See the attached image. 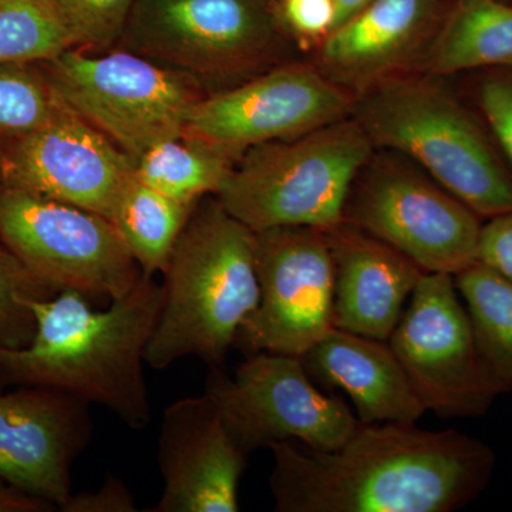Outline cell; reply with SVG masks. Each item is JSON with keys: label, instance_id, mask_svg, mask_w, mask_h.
Listing matches in <instances>:
<instances>
[{"label": "cell", "instance_id": "obj_3", "mask_svg": "<svg viewBox=\"0 0 512 512\" xmlns=\"http://www.w3.org/2000/svg\"><path fill=\"white\" fill-rule=\"evenodd\" d=\"M163 275L164 301L146 365L163 370L195 356L210 370L222 367L259 302L254 232L217 197L198 202Z\"/></svg>", "mask_w": 512, "mask_h": 512}, {"label": "cell", "instance_id": "obj_9", "mask_svg": "<svg viewBox=\"0 0 512 512\" xmlns=\"http://www.w3.org/2000/svg\"><path fill=\"white\" fill-rule=\"evenodd\" d=\"M205 392L220 404L229 434L248 456L282 441L333 450L359 424L348 404L319 389L301 357L254 353L234 376L211 369Z\"/></svg>", "mask_w": 512, "mask_h": 512}, {"label": "cell", "instance_id": "obj_23", "mask_svg": "<svg viewBox=\"0 0 512 512\" xmlns=\"http://www.w3.org/2000/svg\"><path fill=\"white\" fill-rule=\"evenodd\" d=\"M237 158L188 137L163 141L136 161L137 180L174 200L197 204L217 195Z\"/></svg>", "mask_w": 512, "mask_h": 512}, {"label": "cell", "instance_id": "obj_16", "mask_svg": "<svg viewBox=\"0 0 512 512\" xmlns=\"http://www.w3.org/2000/svg\"><path fill=\"white\" fill-rule=\"evenodd\" d=\"M208 392L165 407L157 460L164 488L148 512H237L248 464Z\"/></svg>", "mask_w": 512, "mask_h": 512}, {"label": "cell", "instance_id": "obj_33", "mask_svg": "<svg viewBox=\"0 0 512 512\" xmlns=\"http://www.w3.org/2000/svg\"><path fill=\"white\" fill-rule=\"evenodd\" d=\"M370 2L372 0H335L336 18L333 29L338 28L343 22L352 18L353 15H356L359 10L365 8L367 3Z\"/></svg>", "mask_w": 512, "mask_h": 512}, {"label": "cell", "instance_id": "obj_27", "mask_svg": "<svg viewBox=\"0 0 512 512\" xmlns=\"http://www.w3.org/2000/svg\"><path fill=\"white\" fill-rule=\"evenodd\" d=\"M73 49H107L124 33L134 0H42Z\"/></svg>", "mask_w": 512, "mask_h": 512}, {"label": "cell", "instance_id": "obj_21", "mask_svg": "<svg viewBox=\"0 0 512 512\" xmlns=\"http://www.w3.org/2000/svg\"><path fill=\"white\" fill-rule=\"evenodd\" d=\"M197 204L167 197L136 175L128 183L111 222L144 275L164 274Z\"/></svg>", "mask_w": 512, "mask_h": 512}, {"label": "cell", "instance_id": "obj_28", "mask_svg": "<svg viewBox=\"0 0 512 512\" xmlns=\"http://www.w3.org/2000/svg\"><path fill=\"white\" fill-rule=\"evenodd\" d=\"M478 103L512 170V69L485 76L478 87Z\"/></svg>", "mask_w": 512, "mask_h": 512}, {"label": "cell", "instance_id": "obj_24", "mask_svg": "<svg viewBox=\"0 0 512 512\" xmlns=\"http://www.w3.org/2000/svg\"><path fill=\"white\" fill-rule=\"evenodd\" d=\"M73 49L42 0H0V64L40 63Z\"/></svg>", "mask_w": 512, "mask_h": 512}, {"label": "cell", "instance_id": "obj_6", "mask_svg": "<svg viewBox=\"0 0 512 512\" xmlns=\"http://www.w3.org/2000/svg\"><path fill=\"white\" fill-rule=\"evenodd\" d=\"M37 64L62 103L136 161L151 147L184 137L200 100L178 74L133 53L67 49Z\"/></svg>", "mask_w": 512, "mask_h": 512}, {"label": "cell", "instance_id": "obj_17", "mask_svg": "<svg viewBox=\"0 0 512 512\" xmlns=\"http://www.w3.org/2000/svg\"><path fill=\"white\" fill-rule=\"evenodd\" d=\"M433 0H372L322 40L319 70L353 96L404 73L429 43Z\"/></svg>", "mask_w": 512, "mask_h": 512}, {"label": "cell", "instance_id": "obj_31", "mask_svg": "<svg viewBox=\"0 0 512 512\" xmlns=\"http://www.w3.org/2000/svg\"><path fill=\"white\" fill-rule=\"evenodd\" d=\"M285 18L299 36L325 39L335 26V0H285Z\"/></svg>", "mask_w": 512, "mask_h": 512}, {"label": "cell", "instance_id": "obj_7", "mask_svg": "<svg viewBox=\"0 0 512 512\" xmlns=\"http://www.w3.org/2000/svg\"><path fill=\"white\" fill-rule=\"evenodd\" d=\"M0 242L57 291L119 299L143 278L113 222L33 192L0 187Z\"/></svg>", "mask_w": 512, "mask_h": 512}, {"label": "cell", "instance_id": "obj_30", "mask_svg": "<svg viewBox=\"0 0 512 512\" xmlns=\"http://www.w3.org/2000/svg\"><path fill=\"white\" fill-rule=\"evenodd\" d=\"M477 262L512 282V212L490 218L483 224Z\"/></svg>", "mask_w": 512, "mask_h": 512}, {"label": "cell", "instance_id": "obj_22", "mask_svg": "<svg viewBox=\"0 0 512 512\" xmlns=\"http://www.w3.org/2000/svg\"><path fill=\"white\" fill-rule=\"evenodd\" d=\"M478 352L501 393L512 392V282L480 262L454 276Z\"/></svg>", "mask_w": 512, "mask_h": 512}, {"label": "cell", "instance_id": "obj_20", "mask_svg": "<svg viewBox=\"0 0 512 512\" xmlns=\"http://www.w3.org/2000/svg\"><path fill=\"white\" fill-rule=\"evenodd\" d=\"M420 60L433 77L512 69V6L500 0H458Z\"/></svg>", "mask_w": 512, "mask_h": 512}, {"label": "cell", "instance_id": "obj_1", "mask_svg": "<svg viewBox=\"0 0 512 512\" xmlns=\"http://www.w3.org/2000/svg\"><path fill=\"white\" fill-rule=\"evenodd\" d=\"M269 448L278 512H453L483 493L497 463L484 441L416 423L359 421L333 450L295 441Z\"/></svg>", "mask_w": 512, "mask_h": 512}, {"label": "cell", "instance_id": "obj_32", "mask_svg": "<svg viewBox=\"0 0 512 512\" xmlns=\"http://www.w3.org/2000/svg\"><path fill=\"white\" fill-rule=\"evenodd\" d=\"M56 505L0 478V512H52Z\"/></svg>", "mask_w": 512, "mask_h": 512}, {"label": "cell", "instance_id": "obj_18", "mask_svg": "<svg viewBox=\"0 0 512 512\" xmlns=\"http://www.w3.org/2000/svg\"><path fill=\"white\" fill-rule=\"evenodd\" d=\"M326 232L335 264L333 328L387 342L426 272L345 222Z\"/></svg>", "mask_w": 512, "mask_h": 512}, {"label": "cell", "instance_id": "obj_25", "mask_svg": "<svg viewBox=\"0 0 512 512\" xmlns=\"http://www.w3.org/2000/svg\"><path fill=\"white\" fill-rule=\"evenodd\" d=\"M59 103L39 64H0V150L43 126Z\"/></svg>", "mask_w": 512, "mask_h": 512}, {"label": "cell", "instance_id": "obj_8", "mask_svg": "<svg viewBox=\"0 0 512 512\" xmlns=\"http://www.w3.org/2000/svg\"><path fill=\"white\" fill-rule=\"evenodd\" d=\"M343 222L402 252L426 274L456 276L476 264L483 222L464 202L407 165H366Z\"/></svg>", "mask_w": 512, "mask_h": 512}, {"label": "cell", "instance_id": "obj_14", "mask_svg": "<svg viewBox=\"0 0 512 512\" xmlns=\"http://www.w3.org/2000/svg\"><path fill=\"white\" fill-rule=\"evenodd\" d=\"M272 37L252 0H140L133 30L141 55L207 76L258 66Z\"/></svg>", "mask_w": 512, "mask_h": 512}, {"label": "cell", "instance_id": "obj_29", "mask_svg": "<svg viewBox=\"0 0 512 512\" xmlns=\"http://www.w3.org/2000/svg\"><path fill=\"white\" fill-rule=\"evenodd\" d=\"M62 512H137L136 498L119 477L107 474L97 490L70 495Z\"/></svg>", "mask_w": 512, "mask_h": 512}, {"label": "cell", "instance_id": "obj_19", "mask_svg": "<svg viewBox=\"0 0 512 512\" xmlns=\"http://www.w3.org/2000/svg\"><path fill=\"white\" fill-rule=\"evenodd\" d=\"M325 390L342 389L360 423H417L426 413L389 342L330 329L301 357Z\"/></svg>", "mask_w": 512, "mask_h": 512}, {"label": "cell", "instance_id": "obj_5", "mask_svg": "<svg viewBox=\"0 0 512 512\" xmlns=\"http://www.w3.org/2000/svg\"><path fill=\"white\" fill-rule=\"evenodd\" d=\"M373 150L359 121L346 117L305 136L249 148L215 197L252 232L332 231L343 224L350 190Z\"/></svg>", "mask_w": 512, "mask_h": 512}, {"label": "cell", "instance_id": "obj_12", "mask_svg": "<svg viewBox=\"0 0 512 512\" xmlns=\"http://www.w3.org/2000/svg\"><path fill=\"white\" fill-rule=\"evenodd\" d=\"M356 97L308 64H288L200 99L184 137L241 157L249 148L305 136L353 113Z\"/></svg>", "mask_w": 512, "mask_h": 512}, {"label": "cell", "instance_id": "obj_10", "mask_svg": "<svg viewBox=\"0 0 512 512\" xmlns=\"http://www.w3.org/2000/svg\"><path fill=\"white\" fill-rule=\"evenodd\" d=\"M453 275L424 274L387 340L426 412L484 416L501 390L485 369Z\"/></svg>", "mask_w": 512, "mask_h": 512}, {"label": "cell", "instance_id": "obj_2", "mask_svg": "<svg viewBox=\"0 0 512 512\" xmlns=\"http://www.w3.org/2000/svg\"><path fill=\"white\" fill-rule=\"evenodd\" d=\"M143 275L127 295L97 311L70 289L35 301L36 335L23 349L0 346V390L37 386L97 404L133 430L153 420L144 365L164 301L163 284Z\"/></svg>", "mask_w": 512, "mask_h": 512}, {"label": "cell", "instance_id": "obj_4", "mask_svg": "<svg viewBox=\"0 0 512 512\" xmlns=\"http://www.w3.org/2000/svg\"><path fill=\"white\" fill-rule=\"evenodd\" d=\"M373 147L399 151L490 220L512 212V170L480 121L433 76L399 73L357 97Z\"/></svg>", "mask_w": 512, "mask_h": 512}, {"label": "cell", "instance_id": "obj_15", "mask_svg": "<svg viewBox=\"0 0 512 512\" xmlns=\"http://www.w3.org/2000/svg\"><path fill=\"white\" fill-rule=\"evenodd\" d=\"M93 433L90 404L73 394L37 386L0 393V478L59 511Z\"/></svg>", "mask_w": 512, "mask_h": 512}, {"label": "cell", "instance_id": "obj_11", "mask_svg": "<svg viewBox=\"0 0 512 512\" xmlns=\"http://www.w3.org/2000/svg\"><path fill=\"white\" fill-rule=\"evenodd\" d=\"M258 306L235 346L245 355L302 357L333 329L335 264L328 232L281 227L254 232Z\"/></svg>", "mask_w": 512, "mask_h": 512}, {"label": "cell", "instance_id": "obj_26", "mask_svg": "<svg viewBox=\"0 0 512 512\" xmlns=\"http://www.w3.org/2000/svg\"><path fill=\"white\" fill-rule=\"evenodd\" d=\"M59 291L0 244V346L23 349L36 335L35 313L30 299L46 301Z\"/></svg>", "mask_w": 512, "mask_h": 512}, {"label": "cell", "instance_id": "obj_13", "mask_svg": "<svg viewBox=\"0 0 512 512\" xmlns=\"http://www.w3.org/2000/svg\"><path fill=\"white\" fill-rule=\"evenodd\" d=\"M134 171V158L62 100L43 126L0 150V187L66 202L110 221Z\"/></svg>", "mask_w": 512, "mask_h": 512}]
</instances>
